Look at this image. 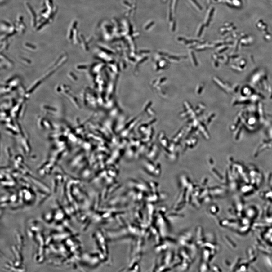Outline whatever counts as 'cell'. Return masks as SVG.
<instances>
[{"label":"cell","mask_w":272,"mask_h":272,"mask_svg":"<svg viewBox=\"0 0 272 272\" xmlns=\"http://www.w3.org/2000/svg\"><path fill=\"white\" fill-rule=\"evenodd\" d=\"M192 1L195 3V4L196 6L199 9H200V10H202V7L200 6V5H199V3L198 2L196 1V0H192Z\"/></svg>","instance_id":"2"},{"label":"cell","mask_w":272,"mask_h":272,"mask_svg":"<svg viewBox=\"0 0 272 272\" xmlns=\"http://www.w3.org/2000/svg\"><path fill=\"white\" fill-rule=\"evenodd\" d=\"M214 8H212V9H211V11L210 12V13H209V18H208V20H207V26L208 25H209V23H210V22L211 20V18H212V17L213 15V13H214Z\"/></svg>","instance_id":"1"},{"label":"cell","mask_w":272,"mask_h":272,"mask_svg":"<svg viewBox=\"0 0 272 272\" xmlns=\"http://www.w3.org/2000/svg\"><path fill=\"white\" fill-rule=\"evenodd\" d=\"M204 26L203 25L202 26V27H201V28L200 29V31H199V32L198 34V36H200L202 34V33L204 29Z\"/></svg>","instance_id":"3"},{"label":"cell","mask_w":272,"mask_h":272,"mask_svg":"<svg viewBox=\"0 0 272 272\" xmlns=\"http://www.w3.org/2000/svg\"><path fill=\"white\" fill-rule=\"evenodd\" d=\"M176 23L175 22H174V25H173V28H172V31H174L175 30V29H176Z\"/></svg>","instance_id":"4"}]
</instances>
